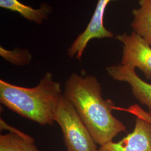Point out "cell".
<instances>
[{
	"label": "cell",
	"instance_id": "8992f818",
	"mask_svg": "<svg viewBox=\"0 0 151 151\" xmlns=\"http://www.w3.org/2000/svg\"><path fill=\"white\" fill-rule=\"evenodd\" d=\"M112 1L117 0H98L93 15L86 29L76 39L67 50V54L73 58L80 60L87 44L92 39L113 38L114 35L107 30L104 25V17L106 7Z\"/></svg>",
	"mask_w": 151,
	"mask_h": 151
},
{
	"label": "cell",
	"instance_id": "8fae6325",
	"mask_svg": "<svg viewBox=\"0 0 151 151\" xmlns=\"http://www.w3.org/2000/svg\"><path fill=\"white\" fill-rule=\"evenodd\" d=\"M0 55L11 64L16 65H28L32 58L30 52L25 49L16 48L9 50L1 47Z\"/></svg>",
	"mask_w": 151,
	"mask_h": 151
},
{
	"label": "cell",
	"instance_id": "ba28073f",
	"mask_svg": "<svg viewBox=\"0 0 151 151\" xmlns=\"http://www.w3.org/2000/svg\"><path fill=\"white\" fill-rule=\"evenodd\" d=\"M4 129L10 132L0 135V151H41L35 145L32 137L8 125L1 119V129Z\"/></svg>",
	"mask_w": 151,
	"mask_h": 151
},
{
	"label": "cell",
	"instance_id": "30bf717a",
	"mask_svg": "<svg viewBox=\"0 0 151 151\" xmlns=\"http://www.w3.org/2000/svg\"><path fill=\"white\" fill-rule=\"evenodd\" d=\"M139 7L132 12L133 31L151 46V0H139Z\"/></svg>",
	"mask_w": 151,
	"mask_h": 151
},
{
	"label": "cell",
	"instance_id": "9c48e42d",
	"mask_svg": "<svg viewBox=\"0 0 151 151\" xmlns=\"http://www.w3.org/2000/svg\"><path fill=\"white\" fill-rule=\"evenodd\" d=\"M1 8L18 12L23 17L36 24H42L48 18L52 8L48 4H42L39 9H33L18 0H0Z\"/></svg>",
	"mask_w": 151,
	"mask_h": 151
},
{
	"label": "cell",
	"instance_id": "3957f363",
	"mask_svg": "<svg viewBox=\"0 0 151 151\" xmlns=\"http://www.w3.org/2000/svg\"><path fill=\"white\" fill-rule=\"evenodd\" d=\"M54 121L62 130L67 151H99L75 108L63 95L55 108Z\"/></svg>",
	"mask_w": 151,
	"mask_h": 151
},
{
	"label": "cell",
	"instance_id": "52a82bcc",
	"mask_svg": "<svg viewBox=\"0 0 151 151\" xmlns=\"http://www.w3.org/2000/svg\"><path fill=\"white\" fill-rule=\"evenodd\" d=\"M108 75L116 81L128 83L135 99L147 106L151 116V84L143 80L135 72V68L122 65H112L106 68Z\"/></svg>",
	"mask_w": 151,
	"mask_h": 151
},
{
	"label": "cell",
	"instance_id": "7a4b0ae2",
	"mask_svg": "<svg viewBox=\"0 0 151 151\" xmlns=\"http://www.w3.org/2000/svg\"><path fill=\"white\" fill-rule=\"evenodd\" d=\"M60 83L45 73L37 86L27 88L0 80V101L22 117L42 125H52L54 110L63 94Z\"/></svg>",
	"mask_w": 151,
	"mask_h": 151
},
{
	"label": "cell",
	"instance_id": "5b68a950",
	"mask_svg": "<svg viewBox=\"0 0 151 151\" xmlns=\"http://www.w3.org/2000/svg\"><path fill=\"white\" fill-rule=\"evenodd\" d=\"M116 38L123 44L121 64L138 68L147 79L151 80V45L134 31L118 35Z\"/></svg>",
	"mask_w": 151,
	"mask_h": 151
},
{
	"label": "cell",
	"instance_id": "277c9868",
	"mask_svg": "<svg viewBox=\"0 0 151 151\" xmlns=\"http://www.w3.org/2000/svg\"><path fill=\"white\" fill-rule=\"evenodd\" d=\"M135 127L132 133L118 142L100 146L99 151H151V116L137 106Z\"/></svg>",
	"mask_w": 151,
	"mask_h": 151
},
{
	"label": "cell",
	"instance_id": "6da1fadb",
	"mask_svg": "<svg viewBox=\"0 0 151 151\" xmlns=\"http://www.w3.org/2000/svg\"><path fill=\"white\" fill-rule=\"evenodd\" d=\"M65 96L75 108L95 142L101 146L126 132L123 122L112 114L111 100L103 97L101 85L93 76L73 73L65 83Z\"/></svg>",
	"mask_w": 151,
	"mask_h": 151
}]
</instances>
